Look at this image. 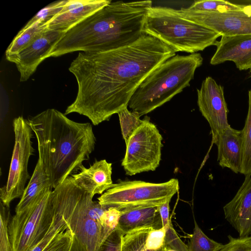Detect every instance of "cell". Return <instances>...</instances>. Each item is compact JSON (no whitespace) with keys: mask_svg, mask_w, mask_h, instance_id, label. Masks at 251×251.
<instances>
[{"mask_svg":"<svg viewBox=\"0 0 251 251\" xmlns=\"http://www.w3.org/2000/svg\"><path fill=\"white\" fill-rule=\"evenodd\" d=\"M176 52L144 33L134 43L117 49L79 52L69 68L77 81V95L64 114L83 115L94 126L108 121L127 107L144 79Z\"/></svg>","mask_w":251,"mask_h":251,"instance_id":"6da1fadb","label":"cell"},{"mask_svg":"<svg viewBox=\"0 0 251 251\" xmlns=\"http://www.w3.org/2000/svg\"><path fill=\"white\" fill-rule=\"evenodd\" d=\"M27 121L37 139L38 160L54 189L89 159L96 142L92 126L73 121L54 108L30 116Z\"/></svg>","mask_w":251,"mask_h":251,"instance_id":"7a4b0ae2","label":"cell"},{"mask_svg":"<svg viewBox=\"0 0 251 251\" xmlns=\"http://www.w3.org/2000/svg\"><path fill=\"white\" fill-rule=\"evenodd\" d=\"M151 0L112 1L64 33L47 58L74 52L105 51L136 42L143 34Z\"/></svg>","mask_w":251,"mask_h":251,"instance_id":"3957f363","label":"cell"},{"mask_svg":"<svg viewBox=\"0 0 251 251\" xmlns=\"http://www.w3.org/2000/svg\"><path fill=\"white\" fill-rule=\"evenodd\" d=\"M202 62L200 53L176 54L169 58L144 79L128 106L140 117L161 106L190 85L196 69Z\"/></svg>","mask_w":251,"mask_h":251,"instance_id":"277c9868","label":"cell"},{"mask_svg":"<svg viewBox=\"0 0 251 251\" xmlns=\"http://www.w3.org/2000/svg\"><path fill=\"white\" fill-rule=\"evenodd\" d=\"M52 194L73 234L71 251H98L114 230L90 216L89 206L93 198L72 176L52 190Z\"/></svg>","mask_w":251,"mask_h":251,"instance_id":"5b68a950","label":"cell"},{"mask_svg":"<svg viewBox=\"0 0 251 251\" xmlns=\"http://www.w3.org/2000/svg\"><path fill=\"white\" fill-rule=\"evenodd\" d=\"M143 33L155 37L176 52L194 53L214 45L221 34L187 19L176 9L151 6L145 19Z\"/></svg>","mask_w":251,"mask_h":251,"instance_id":"8992f818","label":"cell"},{"mask_svg":"<svg viewBox=\"0 0 251 251\" xmlns=\"http://www.w3.org/2000/svg\"><path fill=\"white\" fill-rule=\"evenodd\" d=\"M177 179L161 183L141 180H120L98 198V202L107 207L119 210L137 207L159 206L179 190Z\"/></svg>","mask_w":251,"mask_h":251,"instance_id":"52a82bcc","label":"cell"},{"mask_svg":"<svg viewBox=\"0 0 251 251\" xmlns=\"http://www.w3.org/2000/svg\"><path fill=\"white\" fill-rule=\"evenodd\" d=\"M51 191L47 188L32 206L13 216L8 226L11 251H30L45 235L54 217Z\"/></svg>","mask_w":251,"mask_h":251,"instance_id":"ba28073f","label":"cell"},{"mask_svg":"<svg viewBox=\"0 0 251 251\" xmlns=\"http://www.w3.org/2000/svg\"><path fill=\"white\" fill-rule=\"evenodd\" d=\"M15 141L6 183L0 189V201L9 207L14 199L22 196L29 178L28 164L34 149L32 130L27 120L20 116L13 121Z\"/></svg>","mask_w":251,"mask_h":251,"instance_id":"9c48e42d","label":"cell"},{"mask_svg":"<svg viewBox=\"0 0 251 251\" xmlns=\"http://www.w3.org/2000/svg\"><path fill=\"white\" fill-rule=\"evenodd\" d=\"M162 136L156 126L145 116L142 125L126 144L122 166L126 175L154 171L159 166L163 147Z\"/></svg>","mask_w":251,"mask_h":251,"instance_id":"30bf717a","label":"cell"},{"mask_svg":"<svg viewBox=\"0 0 251 251\" xmlns=\"http://www.w3.org/2000/svg\"><path fill=\"white\" fill-rule=\"evenodd\" d=\"M181 16L209 28L223 36L251 34V5L243 4L236 10L203 12L182 7L176 9Z\"/></svg>","mask_w":251,"mask_h":251,"instance_id":"8fae6325","label":"cell"},{"mask_svg":"<svg viewBox=\"0 0 251 251\" xmlns=\"http://www.w3.org/2000/svg\"><path fill=\"white\" fill-rule=\"evenodd\" d=\"M197 92L199 110L210 126L212 142L215 144L218 135L230 126L227 120L228 110L224 88L212 77L208 76Z\"/></svg>","mask_w":251,"mask_h":251,"instance_id":"7c38bea8","label":"cell"},{"mask_svg":"<svg viewBox=\"0 0 251 251\" xmlns=\"http://www.w3.org/2000/svg\"><path fill=\"white\" fill-rule=\"evenodd\" d=\"M64 32L46 29L29 46L22 51L15 64L20 75V80H27L39 64L64 34Z\"/></svg>","mask_w":251,"mask_h":251,"instance_id":"4fadbf2b","label":"cell"},{"mask_svg":"<svg viewBox=\"0 0 251 251\" xmlns=\"http://www.w3.org/2000/svg\"><path fill=\"white\" fill-rule=\"evenodd\" d=\"M214 46L217 49L211 58V65L231 61L239 70L251 68V34L223 36Z\"/></svg>","mask_w":251,"mask_h":251,"instance_id":"5bb4252c","label":"cell"},{"mask_svg":"<svg viewBox=\"0 0 251 251\" xmlns=\"http://www.w3.org/2000/svg\"><path fill=\"white\" fill-rule=\"evenodd\" d=\"M225 218L239 237L251 235V176L245 177L233 198L223 207Z\"/></svg>","mask_w":251,"mask_h":251,"instance_id":"9a60e30c","label":"cell"},{"mask_svg":"<svg viewBox=\"0 0 251 251\" xmlns=\"http://www.w3.org/2000/svg\"><path fill=\"white\" fill-rule=\"evenodd\" d=\"M111 2L110 0H66L61 11L47 25V29L66 32Z\"/></svg>","mask_w":251,"mask_h":251,"instance_id":"2e32d148","label":"cell"},{"mask_svg":"<svg viewBox=\"0 0 251 251\" xmlns=\"http://www.w3.org/2000/svg\"><path fill=\"white\" fill-rule=\"evenodd\" d=\"M112 163L105 159L95 160L89 168L82 165L79 172L71 176L76 184L92 198L96 194L102 195L111 188Z\"/></svg>","mask_w":251,"mask_h":251,"instance_id":"e0dca14e","label":"cell"},{"mask_svg":"<svg viewBox=\"0 0 251 251\" xmlns=\"http://www.w3.org/2000/svg\"><path fill=\"white\" fill-rule=\"evenodd\" d=\"M215 144L218 147L219 165L223 168H229L235 173H241L243 154L241 130L230 126L218 135Z\"/></svg>","mask_w":251,"mask_h":251,"instance_id":"ac0fdd59","label":"cell"},{"mask_svg":"<svg viewBox=\"0 0 251 251\" xmlns=\"http://www.w3.org/2000/svg\"><path fill=\"white\" fill-rule=\"evenodd\" d=\"M121 211L116 228L123 235L142 228L158 229L163 227L158 206L137 207Z\"/></svg>","mask_w":251,"mask_h":251,"instance_id":"d6986e66","label":"cell"},{"mask_svg":"<svg viewBox=\"0 0 251 251\" xmlns=\"http://www.w3.org/2000/svg\"><path fill=\"white\" fill-rule=\"evenodd\" d=\"M49 187L51 188L50 178L38 160L29 181L15 208V214H20L32 206Z\"/></svg>","mask_w":251,"mask_h":251,"instance_id":"ffe728a7","label":"cell"},{"mask_svg":"<svg viewBox=\"0 0 251 251\" xmlns=\"http://www.w3.org/2000/svg\"><path fill=\"white\" fill-rule=\"evenodd\" d=\"M47 28V25L36 23L22 28L14 38L5 51L6 59L15 64L20 52L38 38Z\"/></svg>","mask_w":251,"mask_h":251,"instance_id":"44dd1931","label":"cell"},{"mask_svg":"<svg viewBox=\"0 0 251 251\" xmlns=\"http://www.w3.org/2000/svg\"><path fill=\"white\" fill-rule=\"evenodd\" d=\"M242 138V163L241 174L245 177L251 176V89L249 91V108L243 129Z\"/></svg>","mask_w":251,"mask_h":251,"instance_id":"7402d4cb","label":"cell"},{"mask_svg":"<svg viewBox=\"0 0 251 251\" xmlns=\"http://www.w3.org/2000/svg\"><path fill=\"white\" fill-rule=\"evenodd\" d=\"M51 195L54 208L52 223L45 235L30 251H43L59 233L68 229L66 222L52 195V191Z\"/></svg>","mask_w":251,"mask_h":251,"instance_id":"603a6c76","label":"cell"},{"mask_svg":"<svg viewBox=\"0 0 251 251\" xmlns=\"http://www.w3.org/2000/svg\"><path fill=\"white\" fill-rule=\"evenodd\" d=\"M194 228L187 245L190 251H219L223 244L208 237L194 219Z\"/></svg>","mask_w":251,"mask_h":251,"instance_id":"cb8c5ba5","label":"cell"},{"mask_svg":"<svg viewBox=\"0 0 251 251\" xmlns=\"http://www.w3.org/2000/svg\"><path fill=\"white\" fill-rule=\"evenodd\" d=\"M151 228L136 230L124 235L122 251H162L163 248L156 251L146 248V240Z\"/></svg>","mask_w":251,"mask_h":251,"instance_id":"d4e9b609","label":"cell"},{"mask_svg":"<svg viewBox=\"0 0 251 251\" xmlns=\"http://www.w3.org/2000/svg\"><path fill=\"white\" fill-rule=\"evenodd\" d=\"M121 132L126 144L133 132L142 125L143 120L135 112L129 111L127 107L120 111L118 113Z\"/></svg>","mask_w":251,"mask_h":251,"instance_id":"484cf974","label":"cell"},{"mask_svg":"<svg viewBox=\"0 0 251 251\" xmlns=\"http://www.w3.org/2000/svg\"><path fill=\"white\" fill-rule=\"evenodd\" d=\"M243 4L231 3L224 0H196L189 9L203 12H225L241 8Z\"/></svg>","mask_w":251,"mask_h":251,"instance_id":"4316f807","label":"cell"},{"mask_svg":"<svg viewBox=\"0 0 251 251\" xmlns=\"http://www.w3.org/2000/svg\"><path fill=\"white\" fill-rule=\"evenodd\" d=\"M66 0L50 3L36 14L23 27L27 28L36 23L48 25L62 9Z\"/></svg>","mask_w":251,"mask_h":251,"instance_id":"83f0119b","label":"cell"},{"mask_svg":"<svg viewBox=\"0 0 251 251\" xmlns=\"http://www.w3.org/2000/svg\"><path fill=\"white\" fill-rule=\"evenodd\" d=\"M0 203V251H11L8 230L10 211L9 207Z\"/></svg>","mask_w":251,"mask_h":251,"instance_id":"f1b7e54d","label":"cell"},{"mask_svg":"<svg viewBox=\"0 0 251 251\" xmlns=\"http://www.w3.org/2000/svg\"><path fill=\"white\" fill-rule=\"evenodd\" d=\"M73 236L70 230L59 233L43 251H71Z\"/></svg>","mask_w":251,"mask_h":251,"instance_id":"f546056e","label":"cell"},{"mask_svg":"<svg viewBox=\"0 0 251 251\" xmlns=\"http://www.w3.org/2000/svg\"><path fill=\"white\" fill-rule=\"evenodd\" d=\"M166 230L164 246L176 251H190L188 247L179 237L174 228L171 221L164 227Z\"/></svg>","mask_w":251,"mask_h":251,"instance_id":"4dcf8cb0","label":"cell"},{"mask_svg":"<svg viewBox=\"0 0 251 251\" xmlns=\"http://www.w3.org/2000/svg\"><path fill=\"white\" fill-rule=\"evenodd\" d=\"M166 230L164 227L155 229L151 228L146 240V248L149 250H159L164 246Z\"/></svg>","mask_w":251,"mask_h":251,"instance_id":"1f68e13d","label":"cell"},{"mask_svg":"<svg viewBox=\"0 0 251 251\" xmlns=\"http://www.w3.org/2000/svg\"><path fill=\"white\" fill-rule=\"evenodd\" d=\"M228 238L229 242L219 251H251V235L234 238L229 235Z\"/></svg>","mask_w":251,"mask_h":251,"instance_id":"d6a6232c","label":"cell"},{"mask_svg":"<svg viewBox=\"0 0 251 251\" xmlns=\"http://www.w3.org/2000/svg\"><path fill=\"white\" fill-rule=\"evenodd\" d=\"M123 234L115 229L101 245L98 251H122Z\"/></svg>","mask_w":251,"mask_h":251,"instance_id":"836d02e7","label":"cell"},{"mask_svg":"<svg viewBox=\"0 0 251 251\" xmlns=\"http://www.w3.org/2000/svg\"><path fill=\"white\" fill-rule=\"evenodd\" d=\"M121 215V211L114 207L108 208L101 219L102 224L113 230L116 228Z\"/></svg>","mask_w":251,"mask_h":251,"instance_id":"e575fe53","label":"cell"},{"mask_svg":"<svg viewBox=\"0 0 251 251\" xmlns=\"http://www.w3.org/2000/svg\"><path fill=\"white\" fill-rule=\"evenodd\" d=\"M171 200H168L164 203L158 206V211L161 219L162 226L165 227L169 223V203Z\"/></svg>","mask_w":251,"mask_h":251,"instance_id":"d590c367","label":"cell"},{"mask_svg":"<svg viewBox=\"0 0 251 251\" xmlns=\"http://www.w3.org/2000/svg\"><path fill=\"white\" fill-rule=\"evenodd\" d=\"M162 251H176L170 248L164 246L162 249Z\"/></svg>","mask_w":251,"mask_h":251,"instance_id":"8d00e7d4","label":"cell"},{"mask_svg":"<svg viewBox=\"0 0 251 251\" xmlns=\"http://www.w3.org/2000/svg\"><path fill=\"white\" fill-rule=\"evenodd\" d=\"M250 72L251 73V68L250 69Z\"/></svg>","mask_w":251,"mask_h":251,"instance_id":"74e56055","label":"cell"}]
</instances>
